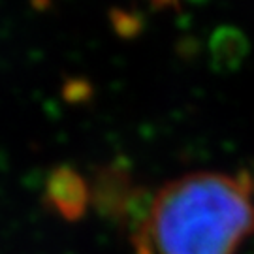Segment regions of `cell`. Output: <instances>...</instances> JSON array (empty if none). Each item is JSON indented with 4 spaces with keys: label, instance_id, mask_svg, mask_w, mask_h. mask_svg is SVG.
I'll return each instance as SVG.
<instances>
[{
    "label": "cell",
    "instance_id": "1",
    "mask_svg": "<svg viewBox=\"0 0 254 254\" xmlns=\"http://www.w3.org/2000/svg\"><path fill=\"white\" fill-rule=\"evenodd\" d=\"M147 228L156 254H234L254 232V205L234 177L190 173L154 196Z\"/></svg>",
    "mask_w": 254,
    "mask_h": 254
},
{
    "label": "cell",
    "instance_id": "2",
    "mask_svg": "<svg viewBox=\"0 0 254 254\" xmlns=\"http://www.w3.org/2000/svg\"><path fill=\"white\" fill-rule=\"evenodd\" d=\"M134 189L128 168L121 166V162H113L98 170L92 183L91 200L104 218L123 222L128 198Z\"/></svg>",
    "mask_w": 254,
    "mask_h": 254
},
{
    "label": "cell",
    "instance_id": "3",
    "mask_svg": "<svg viewBox=\"0 0 254 254\" xmlns=\"http://www.w3.org/2000/svg\"><path fill=\"white\" fill-rule=\"evenodd\" d=\"M46 198L66 220H79L91 201V190L79 173L68 168H55L46 187Z\"/></svg>",
    "mask_w": 254,
    "mask_h": 254
},
{
    "label": "cell",
    "instance_id": "4",
    "mask_svg": "<svg viewBox=\"0 0 254 254\" xmlns=\"http://www.w3.org/2000/svg\"><path fill=\"white\" fill-rule=\"evenodd\" d=\"M249 40L236 27H218L209 40V55L213 68L220 73L236 72L249 55Z\"/></svg>",
    "mask_w": 254,
    "mask_h": 254
},
{
    "label": "cell",
    "instance_id": "5",
    "mask_svg": "<svg viewBox=\"0 0 254 254\" xmlns=\"http://www.w3.org/2000/svg\"><path fill=\"white\" fill-rule=\"evenodd\" d=\"M111 25L121 38H134L141 32L143 21L136 13H130L127 9H111Z\"/></svg>",
    "mask_w": 254,
    "mask_h": 254
},
{
    "label": "cell",
    "instance_id": "6",
    "mask_svg": "<svg viewBox=\"0 0 254 254\" xmlns=\"http://www.w3.org/2000/svg\"><path fill=\"white\" fill-rule=\"evenodd\" d=\"M64 98L72 104H81V102H87L92 94V87L89 81L85 79H70V81L64 85L63 89Z\"/></svg>",
    "mask_w": 254,
    "mask_h": 254
},
{
    "label": "cell",
    "instance_id": "7",
    "mask_svg": "<svg viewBox=\"0 0 254 254\" xmlns=\"http://www.w3.org/2000/svg\"><path fill=\"white\" fill-rule=\"evenodd\" d=\"M151 4L156 9H160V8H170V6H177V0H151Z\"/></svg>",
    "mask_w": 254,
    "mask_h": 254
}]
</instances>
